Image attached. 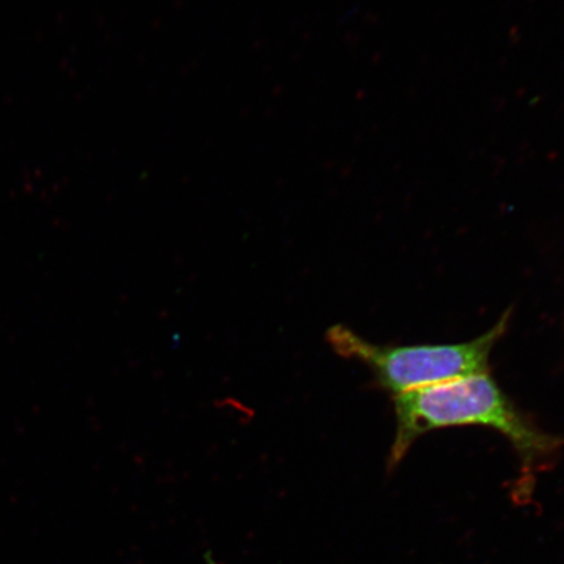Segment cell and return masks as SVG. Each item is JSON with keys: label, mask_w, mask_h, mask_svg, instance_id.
<instances>
[{"label": "cell", "mask_w": 564, "mask_h": 564, "mask_svg": "<svg viewBox=\"0 0 564 564\" xmlns=\"http://www.w3.org/2000/svg\"><path fill=\"white\" fill-rule=\"evenodd\" d=\"M510 313L475 340L455 345H415L382 347L357 336L344 326L327 333V341L338 356L355 358L372 370L378 383L399 397L451 380L489 372V359L496 344L509 327Z\"/></svg>", "instance_id": "2"}, {"label": "cell", "mask_w": 564, "mask_h": 564, "mask_svg": "<svg viewBox=\"0 0 564 564\" xmlns=\"http://www.w3.org/2000/svg\"><path fill=\"white\" fill-rule=\"evenodd\" d=\"M394 398L397 435L387 460L388 471L403 462L413 443L436 429L484 426L496 430L512 444L521 462L518 502H531L534 474L552 462L562 441L527 419L500 391L489 373L467 377L406 392Z\"/></svg>", "instance_id": "1"}]
</instances>
